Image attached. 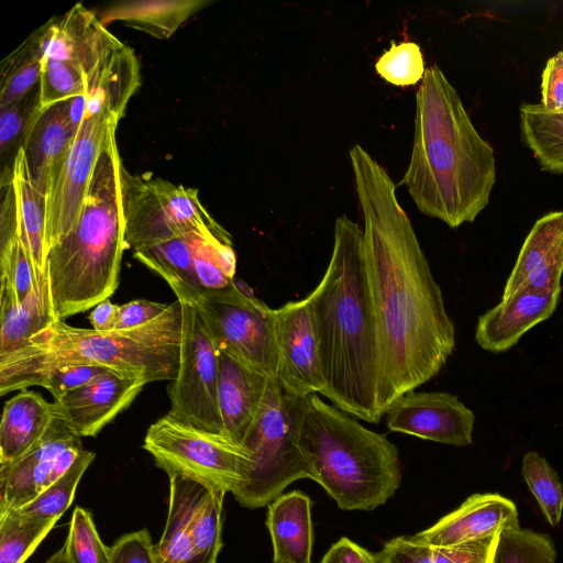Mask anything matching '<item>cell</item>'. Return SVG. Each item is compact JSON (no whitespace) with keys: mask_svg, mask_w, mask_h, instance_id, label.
Returning a JSON list of instances; mask_svg holds the SVG:
<instances>
[{"mask_svg":"<svg viewBox=\"0 0 563 563\" xmlns=\"http://www.w3.org/2000/svg\"><path fill=\"white\" fill-rule=\"evenodd\" d=\"M349 155L364 221L384 416L398 398L439 374L454 351L455 327L393 179L362 145Z\"/></svg>","mask_w":563,"mask_h":563,"instance_id":"obj_1","label":"cell"},{"mask_svg":"<svg viewBox=\"0 0 563 563\" xmlns=\"http://www.w3.org/2000/svg\"><path fill=\"white\" fill-rule=\"evenodd\" d=\"M333 233L325 273L307 297L325 380L322 395L344 412L378 423L380 354L363 229L341 216Z\"/></svg>","mask_w":563,"mask_h":563,"instance_id":"obj_2","label":"cell"},{"mask_svg":"<svg viewBox=\"0 0 563 563\" xmlns=\"http://www.w3.org/2000/svg\"><path fill=\"white\" fill-rule=\"evenodd\" d=\"M495 181L493 147L444 73L429 66L416 96L413 146L401 184L421 213L454 229L486 208Z\"/></svg>","mask_w":563,"mask_h":563,"instance_id":"obj_3","label":"cell"},{"mask_svg":"<svg viewBox=\"0 0 563 563\" xmlns=\"http://www.w3.org/2000/svg\"><path fill=\"white\" fill-rule=\"evenodd\" d=\"M183 310L177 299L151 322L98 332L52 321L21 350L0 357V395L29 387L36 376L70 364H95L147 383L177 376Z\"/></svg>","mask_w":563,"mask_h":563,"instance_id":"obj_4","label":"cell"},{"mask_svg":"<svg viewBox=\"0 0 563 563\" xmlns=\"http://www.w3.org/2000/svg\"><path fill=\"white\" fill-rule=\"evenodd\" d=\"M115 131L96 163L75 228L47 253L54 320L84 312L115 291L128 247Z\"/></svg>","mask_w":563,"mask_h":563,"instance_id":"obj_5","label":"cell"},{"mask_svg":"<svg viewBox=\"0 0 563 563\" xmlns=\"http://www.w3.org/2000/svg\"><path fill=\"white\" fill-rule=\"evenodd\" d=\"M299 446L310 479L342 510H373L400 486L397 446L317 394L307 397Z\"/></svg>","mask_w":563,"mask_h":563,"instance_id":"obj_6","label":"cell"},{"mask_svg":"<svg viewBox=\"0 0 563 563\" xmlns=\"http://www.w3.org/2000/svg\"><path fill=\"white\" fill-rule=\"evenodd\" d=\"M307 397L291 394L277 378H269L262 407L243 441L251 465L243 484L232 493L241 506H266L292 482L310 478L299 446Z\"/></svg>","mask_w":563,"mask_h":563,"instance_id":"obj_7","label":"cell"},{"mask_svg":"<svg viewBox=\"0 0 563 563\" xmlns=\"http://www.w3.org/2000/svg\"><path fill=\"white\" fill-rule=\"evenodd\" d=\"M150 269L166 280L177 299L187 300L197 309L220 351L276 378L274 309L235 282L227 288L209 290L192 287L164 268Z\"/></svg>","mask_w":563,"mask_h":563,"instance_id":"obj_8","label":"cell"},{"mask_svg":"<svg viewBox=\"0 0 563 563\" xmlns=\"http://www.w3.org/2000/svg\"><path fill=\"white\" fill-rule=\"evenodd\" d=\"M125 241L134 252L198 233L232 243L199 200L198 190L163 178L130 174L121 168Z\"/></svg>","mask_w":563,"mask_h":563,"instance_id":"obj_9","label":"cell"},{"mask_svg":"<svg viewBox=\"0 0 563 563\" xmlns=\"http://www.w3.org/2000/svg\"><path fill=\"white\" fill-rule=\"evenodd\" d=\"M143 449L167 475H181L233 493L247 475L251 455L230 438L165 415L146 431Z\"/></svg>","mask_w":563,"mask_h":563,"instance_id":"obj_10","label":"cell"},{"mask_svg":"<svg viewBox=\"0 0 563 563\" xmlns=\"http://www.w3.org/2000/svg\"><path fill=\"white\" fill-rule=\"evenodd\" d=\"M168 477V514L154 544L156 563H217L227 492L181 475Z\"/></svg>","mask_w":563,"mask_h":563,"instance_id":"obj_11","label":"cell"},{"mask_svg":"<svg viewBox=\"0 0 563 563\" xmlns=\"http://www.w3.org/2000/svg\"><path fill=\"white\" fill-rule=\"evenodd\" d=\"M181 302L183 327L177 376L170 380L167 415L194 427L222 434L218 406L220 350L199 312L187 300Z\"/></svg>","mask_w":563,"mask_h":563,"instance_id":"obj_12","label":"cell"},{"mask_svg":"<svg viewBox=\"0 0 563 563\" xmlns=\"http://www.w3.org/2000/svg\"><path fill=\"white\" fill-rule=\"evenodd\" d=\"M119 120L106 113L85 118L57 179L46 197L48 251L76 225L98 157Z\"/></svg>","mask_w":563,"mask_h":563,"instance_id":"obj_13","label":"cell"},{"mask_svg":"<svg viewBox=\"0 0 563 563\" xmlns=\"http://www.w3.org/2000/svg\"><path fill=\"white\" fill-rule=\"evenodd\" d=\"M82 450L80 438L55 418L31 451L0 466V516L35 499L68 471Z\"/></svg>","mask_w":563,"mask_h":563,"instance_id":"obj_14","label":"cell"},{"mask_svg":"<svg viewBox=\"0 0 563 563\" xmlns=\"http://www.w3.org/2000/svg\"><path fill=\"white\" fill-rule=\"evenodd\" d=\"M274 331L279 383L297 396L322 395L325 380L308 298L274 309Z\"/></svg>","mask_w":563,"mask_h":563,"instance_id":"obj_15","label":"cell"},{"mask_svg":"<svg viewBox=\"0 0 563 563\" xmlns=\"http://www.w3.org/2000/svg\"><path fill=\"white\" fill-rule=\"evenodd\" d=\"M385 416L390 431L455 446L473 442L474 412L446 391H409Z\"/></svg>","mask_w":563,"mask_h":563,"instance_id":"obj_16","label":"cell"},{"mask_svg":"<svg viewBox=\"0 0 563 563\" xmlns=\"http://www.w3.org/2000/svg\"><path fill=\"white\" fill-rule=\"evenodd\" d=\"M145 380L110 371L54 400L55 418L77 437H95L142 391Z\"/></svg>","mask_w":563,"mask_h":563,"instance_id":"obj_17","label":"cell"},{"mask_svg":"<svg viewBox=\"0 0 563 563\" xmlns=\"http://www.w3.org/2000/svg\"><path fill=\"white\" fill-rule=\"evenodd\" d=\"M563 211H552L536 221L505 284L501 299L523 289L562 290Z\"/></svg>","mask_w":563,"mask_h":563,"instance_id":"obj_18","label":"cell"},{"mask_svg":"<svg viewBox=\"0 0 563 563\" xmlns=\"http://www.w3.org/2000/svg\"><path fill=\"white\" fill-rule=\"evenodd\" d=\"M38 31L43 57L73 64L86 78L102 55L120 42L81 3L75 4L62 18L52 19Z\"/></svg>","mask_w":563,"mask_h":563,"instance_id":"obj_19","label":"cell"},{"mask_svg":"<svg viewBox=\"0 0 563 563\" xmlns=\"http://www.w3.org/2000/svg\"><path fill=\"white\" fill-rule=\"evenodd\" d=\"M514 526H519V518L512 500L497 493H477L415 537L432 545L450 547L495 537Z\"/></svg>","mask_w":563,"mask_h":563,"instance_id":"obj_20","label":"cell"},{"mask_svg":"<svg viewBox=\"0 0 563 563\" xmlns=\"http://www.w3.org/2000/svg\"><path fill=\"white\" fill-rule=\"evenodd\" d=\"M79 129L68 115V100L38 110L27 124L20 147L34 187L47 197Z\"/></svg>","mask_w":563,"mask_h":563,"instance_id":"obj_21","label":"cell"},{"mask_svg":"<svg viewBox=\"0 0 563 563\" xmlns=\"http://www.w3.org/2000/svg\"><path fill=\"white\" fill-rule=\"evenodd\" d=\"M560 295L561 290L523 289L501 299L478 317L476 343L492 353L508 351L527 331L553 314Z\"/></svg>","mask_w":563,"mask_h":563,"instance_id":"obj_22","label":"cell"},{"mask_svg":"<svg viewBox=\"0 0 563 563\" xmlns=\"http://www.w3.org/2000/svg\"><path fill=\"white\" fill-rule=\"evenodd\" d=\"M269 378L220 351L218 406L223 435L243 445L262 407Z\"/></svg>","mask_w":563,"mask_h":563,"instance_id":"obj_23","label":"cell"},{"mask_svg":"<svg viewBox=\"0 0 563 563\" xmlns=\"http://www.w3.org/2000/svg\"><path fill=\"white\" fill-rule=\"evenodd\" d=\"M12 184L15 196L19 235L32 265L35 289L52 314L45 242L46 196L34 187L23 150L20 146L13 158Z\"/></svg>","mask_w":563,"mask_h":563,"instance_id":"obj_24","label":"cell"},{"mask_svg":"<svg viewBox=\"0 0 563 563\" xmlns=\"http://www.w3.org/2000/svg\"><path fill=\"white\" fill-rule=\"evenodd\" d=\"M140 86L139 60L133 49L120 41L102 55L86 78L85 118L106 113L120 120Z\"/></svg>","mask_w":563,"mask_h":563,"instance_id":"obj_25","label":"cell"},{"mask_svg":"<svg viewBox=\"0 0 563 563\" xmlns=\"http://www.w3.org/2000/svg\"><path fill=\"white\" fill-rule=\"evenodd\" d=\"M267 509L272 563H311L313 526L309 496L300 490L283 494Z\"/></svg>","mask_w":563,"mask_h":563,"instance_id":"obj_26","label":"cell"},{"mask_svg":"<svg viewBox=\"0 0 563 563\" xmlns=\"http://www.w3.org/2000/svg\"><path fill=\"white\" fill-rule=\"evenodd\" d=\"M55 420L53 404L26 389L4 405L0 422V466L31 451Z\"/></svg>","mask_w":563,"mask_h":563,"instance_id":"obj_27","label":"cell"},{"mask_svg":"<svg viewBox=\"0 0 563 563\" xmlns=\"http://www.w3.org/2000/svg\"><path fill=\"white\" fill-rule=\"evenodd\" d=\"M209 4L207 0H134L109 7L100 16L106 26L114 21L156 38H168L189 16Z\"/></svg>","mask_w":563,"mask_h":563,"instance_id":"obj_28","label":"cell"},{"mask_svg":"<svg viewBox=\"0 0 563 563\" xmlns=\"http://www.w3.org/2000/svg\"><path fill=\"white\" fill-rule=\"evenodd\" d=\"M498 536L450 547H439L400 536L375 553L378 563H493Z\"/></svg>","mask_w":563,"mask_h":563,"instance_id":"obj_29","label":"cell"},{"mask_svg":"<svg viewBox=\"0 0 563 563\" xmlns=\"http://www.w3.org/2000/svg\"><path fill=\"white\" fill-rule=\"evenodd\" d=\"M0 357L23 349L54 318L32 290L20 301L13 287L0 282Z\"/></svg>","mask_w":563,"mask_h":563,"instance_id":"obj_30","label":"cell"},{"mask_svg":"<svg viewBox=\"0 0 563 563\" xmlns=\"http://www.w3.org/2000/svg\"><path fill=\"white\" fill-rule=\"evenodd\" d=\"M520 126L526 144L541 169L563 174V112L525 103L520 107Z\"/></svg>","mask_w":563,"mask_h":563,"instance_id":"obj_31","label":"cell"},{"mask_svg":"<svg viewBox=\"0 0 563 563\" xmlns=\"http://www.w3.org/2000/svg\"><path fill=\"white\" fill-rule=\"evenodd\" d=\"M43 52L37 30L1 64V108L20 102L40 82Z\"/></svg>","mask_w":563,"mask_h":563,"instance_id":"obj_32","label":"cell"},{"mask_svg":"<svg viewBox=\"0 0 563 563\" xmlns=\"http://www.w3.org/2000/svg\"><path fill=\"white\" fill-rule=\"evenodd\" d=\"M95 457L93 452L84 449L63 476L31 503L10 512L24 519L58 520L71 505L76 488Z\"/></svg>","mask_w":563,"mask_h":563,"instance_id":"obj_33","label":"cell"},{"mask_svg":"<svg viewBox=\"0 0 563 563\" xmlns=\"http://www.w3.org/2000/svg\"><path fill=\"white\" fill-rule=\"evenodd\" d=\"M189 239L201 288L218 290L231 286L236 268L232 243L198 233H190Z\"/></svg>","mask_w":563,"mask_h":563,"instance_id":"obj_34","label":"cell"},{"mask_svg":"<svg viewBox=\"0 0 563 563\" xmlns=\"http://www.w3.org/2000/svg\"><path fill=\"white\" fill-rule=\"evenodd\" d=\"M521 474L547 521L558 526L563 512V483L555 470L538 452L529 451L522 457Z\"/></svg>","mask_w":563,"mask_h":563,"instance_id":"obj_35","label":"cell"},{"mask_svg":"<svg viewBox=\"0 0 563 563\" xmlns=\"http://www.w3.org/2000/svg\"><path fill=\"white\" fill-rule=\"evenodd\" d=\"M56 522L24 519L12 512L0 516V563H24Z\"/></svg>","mask_w":563,"mask_h":563,"instance_id":"obj_36","label":"cell"},{"mask_svg":"<svg viewBox=\"0 0 563 563\" xmlns=\"http://www.w3.org/2000/svg\"><path fill=\"white\" fill-rule=\"evenodd\" d=\"M493 563H556V550L547 533L508 527L498 536Z\"/></svg>","mask_w":563,"mask_h":563,"instance_id":"obj_37","label":"cell"},{"mask_svg":"<svg viewBox=\"0 0 563 563\" xmlns=\"http://www.w3.org/2000/svg\"><path fill=\"white\" fill-rule=\"evenodd\" d=\"M80 96H86V75L73 64L43 57L38 110Z\"/></svg>","mask_w":563,"mask_h":563,"instance_id":"obj_38","label":"cell"},{"mask_svg":"<svg viewBox=\"0 0 563 563\" xmlns=\"http://www.w3.org/2000/svg\"><path fill=\"white\" fill-rule=\"evenodd\" d=\"M190 234L172 239L134 252V257L147 268L161 267L179 276L186 284L201 288L194 264Z\"/></svg>","mask_w":563,"mask_h":563,"instance_id":"obj_39","label":"cell"},{"mask_svg":"<svg viewBox=\"0 0 563 563\" xmlns=\"http://www.w3.org/2000/svg\"><path fill=\"white\" fill-rule=\"evenodd\" d=\"M70 563H109L110 547L101 541L90 511L76 507L64 544Z\"/></svg>","mask_w":563,"mask_h":563,"instance_id":"obj_40","label":"cell"},{"mask_svg":"<svg viewBox=\"0 0 563 563\" xmlns=\"http://www.w3.org/2000/svg\"><path fill=\"white\" fill-rule=\"evenodd\" d=\"M377 74L395 86L415 85L424 76V60L420 46L413 42L396 44L391 41L375 64Z\"/></svg>","mask_w":563,"mask_h":563,"instance_id":"obj_41","label":"cell"},{"mask_svg":"<svg viewBox=\"0 0 563 563\" xmlns=\"http://www.w3.org/2000/svg\"><path fill=\"white\" fill-rule=\"evenodd\" d=\"M110 371L113 369L95 364L64 365L36 376L29 383V387L42 386L51 393L54 400H57L68 391L84 386Z\"/></svg>","mask_w":563,"mask_h":563,"instance_id":"obj_42","label":"cell"},{"mask_svg":"<svg viewBox=\"0 0 563 563\" xmlns=\"http://www.w3.org/2000/svg\"><path fill=\"white\" fill-rule=\"evenodd\" d=\"M0 282L11 285L20 301L35 289L32 265L20 236L0 250Z\"/></svg>","mask_w":563,"mask_h":563,"instance_id":"obj_43","label":"cell"},{"mask_svg":"<svg viewBox=\"0 0 563 563\" xmlns=\"http://www.w3.org/2000/svg\"><path fill=\"white\" fill-rule=\"evenodd\" d=\"M109 563H156L147 529L121 536L110 547Z\"/></svg>","mask_w":563,"mask_h":563,"instance_id":"obj_44","label":"cell"},{"mask_svg":"<svg viewBox=\"0 0 563 563\" xmlns=\"http://www.w3.org/2000/svg\"><path fill=\"white\" fill-rule=\"evenodd\" d=\"M38 109V102L26 106V98L12 106L1 108L0 148L4 154L16 137L25 133L29 122Z\"/></svg>","mask_w":563,"mask_h":563,"instance_id":"obj_45","label":"cell"},{"mask_svg":"<svg viewBox=\"0 0 563 563\" xmlns=\"http://www.w3.org/2000/svg\"><path fill=\"white\" fill-rule=\"evenodd\" d=\"M540 104L548 111L563 112V49L552 56L543 69Z\"/></svg>","mask_w":563,"mask_h":563,"instance_id":"obj_46","label":"cell"},{"mask_svg":"<svg viewBox=\"0 0 563 563\" xmlns=\"http://www.w3.org/2000/svg\"><path fill=\"white\" fill-rule=\"evenodd\" d=\"M168 305L146 299H136L119 305L117 330H128L144 325L159 317Z\"/></svg>","mask_w":563,"mask_h":563,"instance_id":"obj_47","label":"cell"},{"mask_svg":"<svg viewBox=\"0 0 563 563\" xmlns=\"http://www.w3.org/2000/svg\"><path fill=\"white\" fill-rule=\"evenodd\" d=\"M320 563H378L375 554L346 537L336 541Z\"/></svg>","mask_w":563,"mask_h":563,"instance_id":"obj_48","label":"cell"},{"mask_svg":"<svg viewBox=\"0 0 563 563\" xmlns=\"http://www.w3.org/2000/svg\"><path fill=\"white\" fill-rule=\"evenodd\" d=\"M119 305L104 299L93 307L89 314L92 329L98 332L114 331L118 320Z\"/></svg>","mask_w":563,"mask_h":563,"instance_id":"obj_49","label":"cell"},{"mask_svg":"<svg viewBox=\"0 0 563 563\" xmlns=\"http://www.w3.org/2000/svg\"><path fill=\"white\" fill-rule=\"evenodd\" d=\"M45 563H70L68 558H67V554H66V551H65V548L63 547L62 549H59L58 551H56L54 554H52Z\"/></svg>","mask_w":563,"mask_h":563,"instance_id":"obj_50","label":"cell"}]
</instances>
